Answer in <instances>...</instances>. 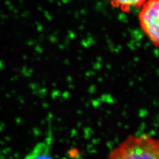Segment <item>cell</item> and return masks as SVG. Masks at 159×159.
<instances>
[{
	"mask_svg": "<svg viewBox=\"0 0 159 159\" xmlns=\"http://www.w3.org/2000/svg\"><path fill=\"white\" fill-rule=\"evenodd\" d=\"M107 159H159V139L147 134L130 135L114 148Z\"/></svg>",
	"mask_w": 159,
	"mask_h": 159,
	"instance_id": "cell-1",
	"label": "cell"
},
{
	"mask_svg": "<svg viewBox=\"0 0 159 159\" xmlns=\"http://www.w3.org/2000/svg\"><path fill=\"white\" fill-rule=\"evenodd\" d=\"M139 17L141 28L148 40L159 47V0H147Z\"/></svg>",
	"mask_w": 159,
	"mask_h": 159,
	"instance_id": "cell-2",
	"label": "cell"
},
{
	"mask_svg": "<svg viewBox=\"0 0 159 159\" xmlns=\"http://www.w3.org/2000/svg\"><path fill=\"white\" fill-rule=\"evenodd\" d=\"M24 159H54L50 154L47 144L41 143L37 144Z\"/></svg>",
	"mask_w": 159,
	"mask_h": 159,
	"instance_id": "cell-3",
	"label": "cell"
},
{
	"mask_svg": "<svg viewBox=\"0 0 159 159\" xmlns=\"http://www.w3.org/2000/svg\"><path fill=\"white\" fill-rule=\"evenodd\" d=\"M146 1L147 0H111L114 4L126 11L133 8H141Z\"/></svg>",
	"mask_w": 159,
	"mask_h": 159,
	"instance_id": "cell-4",
	"label": "cell"
}]
</instances>
